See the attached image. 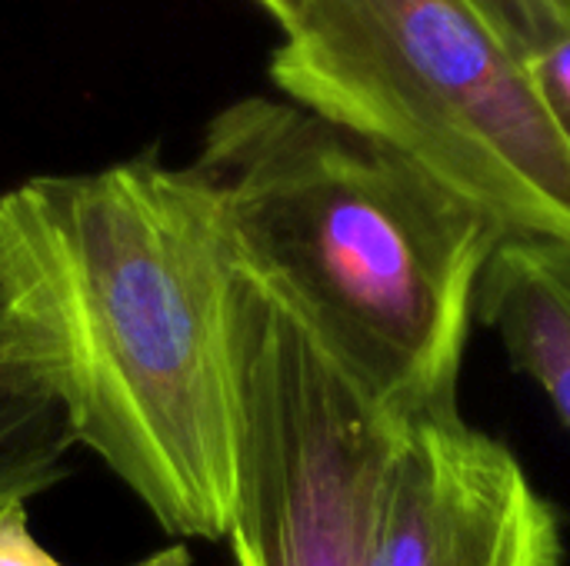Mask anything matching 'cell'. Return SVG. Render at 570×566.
Returning <instances> with one entry per match:
<instances>
[{
  "mask_svg": "<svg viewBox=\"0 0 570 566\" xmlns=\"http://www.w3.org/2000/svg\"><path fill=\"white\" fill-rule=\"evenodd\" d=\"M474 3L524 57L548 50L570 37V0H474Z\"/></svg>",
  "mask_w": 570,
  "mask_h": 566,
  "instance_id": "ba28073f",
  "label": "cell"
},
{
  "mask_svg": "<svg viewBox=\"0 0 570 566\" xmlns=\"http://www.w3.org/2000/svg\"><path fill=\"white\" fill-rule=\"evenodd\" d=\"M528 73H531V83L538 90V100L548 120L554 123L558 137L564 140L570 153V37L548 50L531 53Z\"/></svg>",
  "mask_w": 570,
  "mask_h": 566,
  "instance_id": "30bf717a",
  "label": "cell"
},
{
  "mask_svg": "<svg viewBox=\"0 0 570 566\" xmlns=\"http://www.w3.org/2000/svg\"><path fill=\"white\" fill-rule=\"evenodd\" d=\"M514 370L531 377L570 430V237L504 234L474 300Z\"/></svg>",
  "mask_w": 570,
  "mask_h": 566,
  "instance_id": "8992f818",
  "label": "cell"
},
{
  "mask_svg": "<svg viewBox=\"0 0 570 566\" xmlns=\"http://www.w3.org/2000/svg\"><path fill=\"white\" fill-rule=\"evenodd\" d=\"M281 30H287L291 23H294V17H297V10H301V0H254Z\"/></svg>",
  "mask_w": 570,
  "mask_h": 566,
  "instance_id": "7c38bea8",
  "label": "cell"
},
{
  "mask_svg": "<svg viewBox=\"0 0 570 566\" xmlns=\"http://www.w3.org/2000/svg\"><path fill=\"white\" fill-rule=\"evenodd\" d=\"M230 267L397 420L458 410L481 274L508 234L404 157L277 97L227 103L190 163Z\"/></svg>",
  "mask_w": 570,
  "mask_h": 566,
  "instance_id": "7a4b0ae2",
  "label": "cell"
},
{
  "mask_svg": "<svg viewBox=\"0 0 570 566\" xmlns=\"http://www.w3.org/2000/svg\"><path fill=\"white\" fill-rule=\"evenodd\" d=\"M0 277L43 327L73 444L177 544L227 540L234 267L214 203L154 150L0 193Z\"/></svg>",
  "mask_w": 570,
  "mask_h": 566,
  "instance_id": "6da1fadb",
  "label": "cell"
},
{
  "mask_svg": "<svg viewBox=\"0 0 570 566\" xmlns=\"http://www.w3.org/2000/svg\"><path fill=\"white\" fill-rule=\"evenodd\" d=\"M53 374L50 350L0 357V507L30 504L70 474L67 454L77 444Z\"/></svg>",
  "mask_w": 570,
  "mask_h": 566,
  "instance_id": "52a82bcc",
  "label": "cell"
},
{
  "mask_svg": "<svg viewBox=\"0 0 570 566\" xmlns=\"http://www.w3.org/2000/svg\"><path fill=\"white\" fill-rule=\"evenodd\" d=\"M371 566H564L554 504L461 410L404 420Z\"/></svg>",
  "mask_w": 570,
  "mask_h": 566,
  "instance_id": "5b68a950",
  "label": "cell"
},
{
  "mask_svg": "<svg viewBox=\"0 0 570 566\" xmlns=\"http://www.w3.org/2000/svg\"><path fill=\"white\" fill-rule=\"evenodd\" d=\"M23 350H50V337L43 334V327H37L33 320H27L17 310V304L0 277V357L23 354Z\"/></svg>",
  "mask_w": 570,
  "mask_h": 566,
  "instance_id": "8fae6325",
  "label": "cell"
},
{
  "mask_svg": "<svg viewBox=\"0 0 570 566\" xmlns=\"http://www.w3.org/2000/svg\"><path fill=\"white\" fill-rule=\"evenodd\" d=\"M237 566H371L404 420L374 404L314 334L234 270Z\"/></svg>",
  "mask_w": 570,
  "mask_h": 566,
  "instance_id": "277c9868",
  "label": "cell"
},
{
  "mask_svg": "<svg viewBox=\"0 0 570 566\" xmlns=\"http://www.w3.org/2000/svg\"><path fill=\"white\" fill-rule=\"evenodd\" d=\"M0 566H70L37 544L27 500H10L0 507ZM127 566H194V557L187 544H170Z\"/></svg>",
  "mask_w": 570,
  "mask_h": 566,
  "instance_id": "9c48e42d",
  "label": "cell"
},
{
  "mask_svg": "<svg viewBox=\"0 0 570 566\" xmlns=\"http://www.w3.org/2000/svg\"><path fill=\"white\" fill-rule=\"evenodd\" d=\"M284 100L404 157L508 234L570 237V153L528 57L474 0H301Z\"/></svg>",
  "mask_w": 570,
  "mask_h": 566,
  "instance_id": "3957f363",
  "label": "cell"
}]
</instances>
